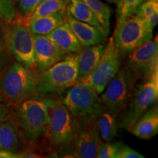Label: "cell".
Instances as JSON below:
<instances>
[{"label":"cell","mask_w":158,"mask_h":158,"mask_svg":"<svg viewBox=\"0 0 158 158\" xmlns=\"http://www.w3.org/2000/svg\"><path fill=\"white\" fill-rule=\"evenodd\" d=\"M57 98L38 95L31 97L14 106L11 118L17 125L23 139L34 144L43 139L50 119L51 108Z\"/></svg>","instance_id":"cell-1"},{"label":"cell","mask_w":158,"mask_h":158,"mask_svg":"<svg viewBox=\"0 0 158 158\" xmlns=\"http://www.w3.org/2000/svg\"><path fill=\"white\" fill-rule=\"evenodd\" d=\"M77 118L57 98L50 111L46 133L43 138L47 151L64 157L70 155L71 146L76 128Z\"/></svg>","instance_id":"cell-2"},{"label":"cell","mask_w":158,"mask_h":158,"mask_svg":"<svg viewBox=\"0 0 158 158\" xmlns=\"http://www.w3.org/2000/svg\"><path fill=\"white\" fill-rule=\"evenodd\" d=\"M78 79L77 53L68 54L50 68L38 72L35 94L55 98L73 85Z\"/></svg>","instance_id":"cell-3"},{"label":"cell","mask_w":158,"mask_h":158,"mask_svg":"<svg viewBox=\"0 0 158 158\" xmlns=\"http://www.w3.org/2000/svg\"><path fill=\"white\" fill-rule=\"evenodd\" d=\"M3 36L5 44L9 52L26 68L37 70L34 53V34L28 27L23 15L14 19L5 20Z\"/></svg>","instance_id":"cell-4"},{"label":"cell","mask_w":158,"mask_h":158,"mask_svg":"<svg viewBox=\"0 0 158 158\" xmlns=\"http://www.w3.org/2000/svg\"><path fill=\"white\" fill-rule=\"evenodd\" d=\"M38 71L14 62L0 78V91L12 108L36 95Z\"/></svg>","instance_id":"cell-5"},{"label":"cell","mask_w":158,"mask_h":158,"mask_svg":"<svg viewBox=\"0 0 158 158\" xmlns=\"http://www.w3.org/2000/svg\"><path fill=\"white\" fill-rule=\"evenodd\" d=\"M61 95L59 101L81 120L97 121L105 108L96 91L81 81H77Z\"/></svg>","instance_id":"cell-6"},{"label":"cell","mask_w":158,"mask_h":158,"mask_svg":"<svg viewBox=\"0 0 158 158\" xmlns=\"http://www.w3.org/2000/svg\"><path fill=\"white\" fill-rule=\"evenodd\" d=\"M153 30L149 29L141 16L133 14L116 23L113 35L114 43L122 58L152 39Z\"/></svg>","instance_id":"cell-7"},{"label":"cell","mask_w":158,"mask_h":158,"mask_svg":"<svg viewBox=\"0 0 158 158\" xmlns=\"http://www.w3.org/2000/svg\"><path fill=\"white\" fill-rule=\"evenodd\" d=\"M158 98V72L135 89L124 109L116 116V126L127 130Z\"/></svg>","instance_id":"cell-8"},{"label":"cell","mask_w":158,"mask_h":158,"mask_svg":"<svg viewBox=\"0 0 158 158\" xmlns=\"http://www.w3.org/2000/svg\"><path fill=\"white\" fill-rule=\"evenodd\" d=\"M137 81L127 68L120 69L101 93L100 99L105 108L116 118L130 101Z\"/></svg>","instance_id":"cell-9"},{"label":"cell","mask_w":158,"mask_h":158,"mask_svg":"<svg viewBox=\"0 0 158 158\" xmlns=\"http://www.w3.org/2000/svg\"><path fill=\"white\" fill-rule=\"evenodd\" d=\"M122 59L113 37H110L106 44L104 54L95 68L88 76L79 81L92 86L97 93L100 94L110 81L120 70Z\"/></svg>","instance_id":"cell-10"},{"label":"cell","mask_w":158,"mask_h":158,"mask_svg":"<svg viewBox=\"0 0 158 158\" xmlns=\"http://www.w3.org/2000/svg\"><path fill=\"white\" fill-rule=\"evenodd\" d=\"M135 78L147 81L158 72L157 37L148 40L127 56L125 67Z\"/></svg>","instance_id":"cell-11"},{"label":"cell","mask_w":158,"mask_h":158,"mask_svg":"<svg viewBox=\"0 0 158 158\" xmlns=\"http://www.w3.org/2000/svg\"><path fill=\"white\" fill-rule=\"evenodd\" d=\"M100 140L96 121H84L77 118L70 149L72 157H96Z\"/></svg>","instance_id":"cell-12"},{"label":"cell","mask_w":158,"mask_h":158,"mask_svg":"<svg viewBox=\"0 0 158 158\" xmlns=\"http://www.w3.org/2000/svg\"><path fill=\"white\" fill-rule=\"evenodd\" d=\"M34 53L38 72L46 70L68 55L46 35H34Z\"/></svg>","instance_id":"cell-13"},{"label":"cell","mask_w":158,"mask_h":158,"mask_svg":"<svg viewBox=\"0 0 158 158\" xmlns=\"http://www.w3.org/2000/svg\"><path fill=\"white\" fill-rule=\"evenodd\" d=\"M66 21L70 25L82 47H87L106 43L109 32L104 29L78 21L70 14L66 9Z\"/></svg>","instance_id":"cell-14"},{"label":"cell","mask_w":158,"mask_h":158,"mask_svg":"<svg viewBox=\"0 0 158 158\" xmlns=\"http://www.w3.org/2000/svg\"><path fill=\"white\" fill-rule=\"evenodd\" d=\"M140 139L149 140L158 133V108L146 110L128 130Z\"/></svg>","instance_id":"cell-15"},{"label":"cell","mask_w":158,"mask_h":158,"mask_svg":"<svg viewBox=\"0 0 158 158\" xmlns=\"http://www.w3.org/2000/svg\"><path fill=\"white\" fill-rule=\"evenodd\" d=\"M106 44L105 43L83 47L77 53V67L80 80L92 73L104 54Z\"/></svg>","instance_id":"cell-16"},{"label":"cell","mask_w":158,"mask_h":158,"mask_svg":"<svg viewBox=\"0 0 158 158\" xmlns=\"http://www.w3.org/2000/svg\"><path fill=\"white\" fill-rule=\"evenodd\" d=\"M46 36L67 54H76L83 48L67 21L56 27Z\"/></svg>","instance_id":"cell-17"},{"label":"cell","mask_w":158,"mask_h":158,"mask_svg":"<svg viewBox=\"0 0 158 158\" xmlns=\"http://www.w3.org/2000/svg\"><path fill=\"white\" fill-rule=\"evenodd\" d=\"M22 147L23 138L14 121L10 118L0 123V149L18 153Z\"/></svg>","instance_id":"cell-18"},{"label":"cell","mask_w":158,"mask_h":158,"mask_svg":"<svg viewBox=\"0 0 158 158\" xmlns=\"http://www.w3.org/2000/svg\"><path fill=\"white\" fill-rule=\"evenodd\" d=\"M66 21V10L29 20L28 27L34 35H47Z\"/></svg>","instance_id":"cell-19"},{"label":"cell","mask_w":158,"mask_h":158,"mask_svg":"<svg viewBox=\"0 0 158 158\" xmlns=\"http://www.w3.org/2000/svg\"><path fill=\"white\" fill-rule=\"evenodd\" d=\"M67 10L73 17L78 21L104 29L94 13L83 0H70L67 7Z\"/></svg>","instance_id":"cell-20"},{"label":"cell","mask_w":158,"mask_h":158,"mask_svg":"<svg viewBox=\"0 0 158 158\" xmlns=\"http://www.w3.org/2000/svg\"><path fill=\"white\" fill-rule=\"evenodd\" d=\"M96 122L100 139L106 142L113 141L114 138L117 135L116 116L104 108L99 114Z\"/></svg>","instance_id":"cell-21"},{"label":"cell","mask_w":158,"mask_h":158,"mask_svg":"<svg viewBox=\"0 0 158 158\" xmlns=\"http://www.w3.org/2000/svg\"><path fill=\"white\" fill-rule=\"evenodd\" d=\"M70 0H44L37 6L28 17H24L28 21L31 19L52 14L60 10H65Z\"/></svg>","instance_id":"cell-22"},{"label":"cell","mask_w":158,"mask_h":158,"mask_svg":"<svg viewBox=\"0 0 158 158\" xmlns=\"http://www.w3.org/2000/svg\"><path fill=\"white\" fill-rule=\"evenodd\" d=\"M135 14L141 16L149 28L153 30L158 22V0H145L138 7Z\"/></svg>","instance_id":"cell-23"},{"label":"cell","mask_w":158,"mask_h":158,"mask_svg":"<svg viewBox=\"0 0 158 158\" xmlns=\"http://www.w3.org/2000/svg\"><path fill=\"white\" fill-rule=\"evenodd\" d=\"M98 18L105 30L109 31L110 10L100 0H83Z\"/></svg>","instance_id":"cell-24"},{"label":"cell","mask_w":158,"mask_h":158,"mask_svg":"<svg viewBox=\"0 0 158 158\" xmlns=\"http://www.w3.org/2000/svg\"><path fill=\"white\" fill-rule=\"evenodd\" d=\"M145 0H118L117 4V21L120 23L132 15L135 14L136 10Z\"/></svg>","instance_id":"cell-25"},{"label":"cell","mask_w":158,"mask_h":158,"mask_svg":"<svg viewBox=\"0 0 158 158\" xmlns=\"http://www.w3.org/2000/svg\"><path fill=\"white\" fill-rule=\"evenodd\" d=\"M122 143V141L106 142L100 140L96 157L115 158L116 154Z\"/></svg>","instance_id":"cell-26"},{"label":"cell","mask_w":158,"mask_h":158,"mask_svg":"<svg viewBox=\"0 0 158 158\" xmlns=\"http://www.w3.org/2000/svg\"><path fill=\"white\" fill-rule=\"evenodd\" d=\"M15 16L16 13L12 0H0V18L10 21Z\"/></svg>","instance_id":"cell-27"},{"label":"cell","mask_w":158,"mask_h":158,"mask_svg":"<svg viewBox=\"0 0 158 158\" xmlns=\"http://www.w3.org/2000/svg\"><path fill=\"white\" fill-rule=\"evenodd\" d=\"M144 156L132 148L124 144L123 142L118 148L115 158H143Z\"/></svg>","instance_id":"cell-28"},{"label":"cell","mask_w":158,"mask_h":158,"mask_svg":"<svg viewBox=\"0 0 158 158\" xmlns=\"http://www.w3.org/2000/svg\"><path fill=\"white\" fill-rule=\"evenodd\" d=\"M12 106L0 91V123L11 118Z\"/></svg>","instance_id":"cell-29"},{"label":"cell","mask_w":158,"mask_h":158,"mask_svg":"<svg viewBox=\"0 0 158 158\" xmlns=\"http://www.w3.org/2000/svg\"><path fill=\"white\" fill-rule=\"evenodd\" d=\"M44 0H19V5L23 15L28 17L35 10L37 6Z\"/></svg>","instance_id":"cell-30"},{"label":"cell","mask_w":158,"mask_h":158,"mask_svg":"<svg viewBox=\"0 0 158 158\" xmlns=\"http://www.w3.org/2000/svg\"><path fill=\"white\" fill-rule=\"evenodd\" d=\"M0 158H19V153L5 149H0Z\"/></svg>","instance_id":"cell-31"},{"label":"cell","mask_w":158,"mask_h":158,"mask_svg":"<svg viewBox=\"0 0 158 158\" xmlns=\"http://www.w3.org/2000/svg\"><path fill=\"white\" fill-rule=\"evenodd\" d=\"M108 2H112V3H116V2L118 1V0H107Z\"/></svg>","instance_id":"cell-32"}]
</instances>
